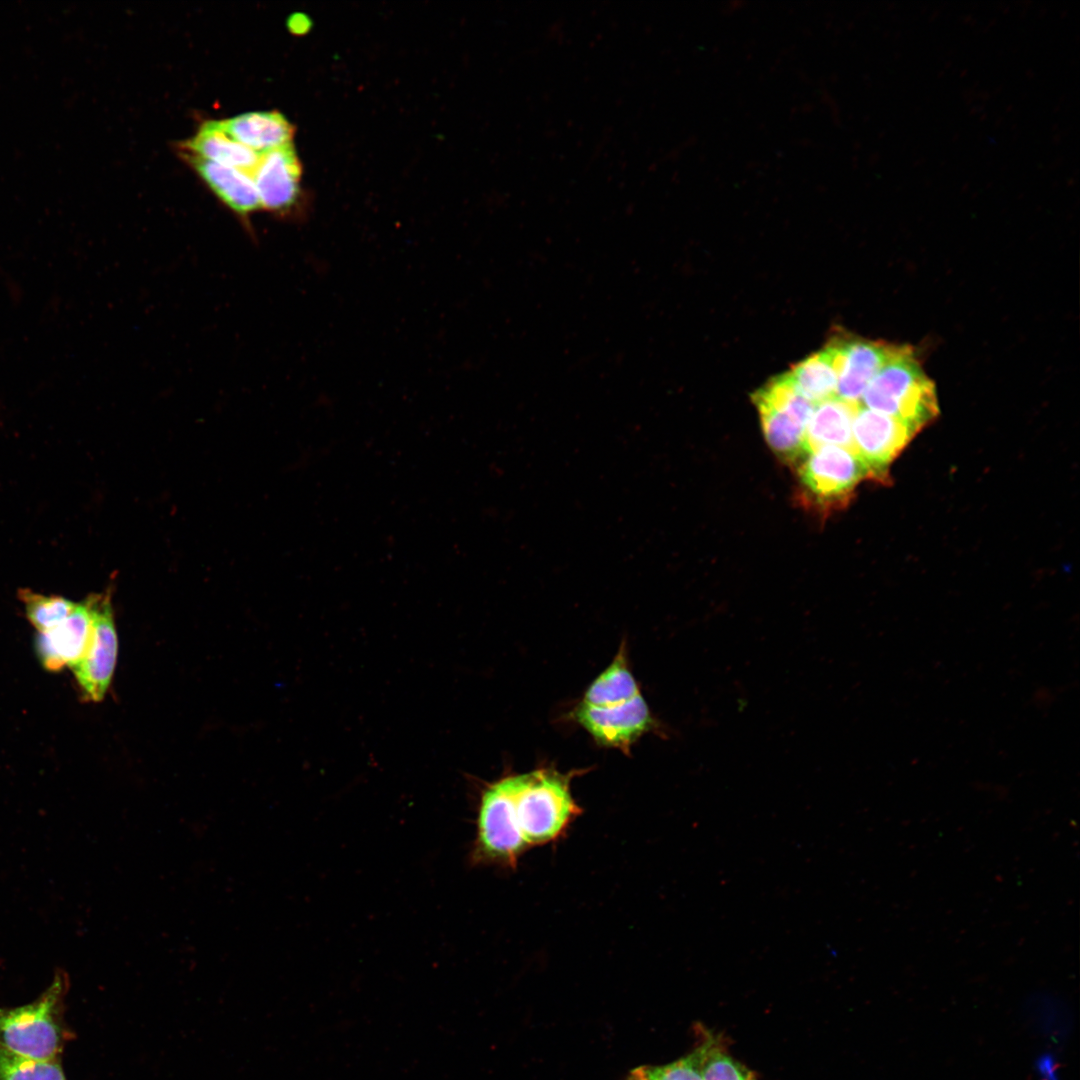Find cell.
Returning <instances> with one entry per match:
<instances>
[{"mask_svg":"<svg viewBox=\"0 0 1080 1080\" xmlns=\"http://www.w3.org/2000/svg\"><path fill=\"white\" fill-rule=\"evenodd\" d=\"M571 778L540 768L485 785L477 807L471 862L512 868L528 849L558 840L582 813L571 793Z\"/></svg>","mask_w":1080,"mask_h":1080,"instance_id":"obj_1","label":"cell"},{"mask_svg":"<svg viewBox=\"0 0 1080 1080\" xmlns=\"http://www.w3.org/2000/svg\"><path fill=\"white\" fill-rule=\"evenodd\" d=\"M860 404L907 423L917 431L938 414L934 383L923 371L911 347L897 353L876 373Z\"/></svg>","mask_w":1080,"mask_h":1080,"instance_id":"obj_2","label":"cell"},{"mask_svg":"<svg viewBox=\"0 0 1080 1080\" xmlns=\"http://www.w3.org/2000/svg\"><path fill=\"white\" fill-rule=\"evenodd\" d=\"M69 979L57 970L49 987L33 1002L0 1008V1046L37 1060H57L64 1043L63 1005Z\"/></svg>","mask_w":1080,"mask_h":1080,"instance_id":"obj_3","label":"cell"},{"mask_svg":"<svg viewBox=\"0 0 1080 1080\" xmlns=\"http://www.w3.org/2000/svg\"><path fill=\"white\" fill-rule=\"evenodd\" d=\"M796 467L800 504L822 516L845 507L859 482L868 478L855 453L838 446L811 450Z\"/></svg>","mask_w":1080,"mask_h":1080,"instance_id":"obj_4","label":"cell"},{"mask_svg":"<svg viewBox=\"0 0 1080 1080\" xmlns=\"http://www.w3.org/2000/svg\"><path fill=\"white\" fill-rule=\"evenodd\" d=\"M752 400L769 447L785 463L796 466L807 453L805 433L815 404L785 374L758 389Z\"/></svg>","mask_w":1080,"mask_h":1080,"instance_id":"obj_5","label":"cell"},{"mask_svg":"<svg viewBox=\"0 0 1080 1080\" xmlns=\"http://www.w3.org/2000/svg\"><path fill=\"white\" fill-rule=\"evenodd\" d=\"M91 614V636L82 658L70 669L81 696L101 701L110 687L118 655V638L110 591L87 598Z\"/></svg>","mask_w":1080,"mask_h":1080,"instance_id":"obj_6","label":"cell"},{"mask_svg":"<svg viewBox=\"0 0 1080 1080\" xmlns=\"http://www.w3.org/2000/svg\"><path fill=\"white\" fill-rule=\"evenodd\" d=\"M573 714L599 745L625 753L642 735L652 729H661L642 693L628 700L602 705L579 702Z\"/></svg>","mask_w":1080,"mask_h":1080,"instance_id":"obj_7","label":"cell"},{"mask_svg":"<svg viewBox=\"0 0 1080 1080\" xmlns=\"http://www.w3.org/2000/svg\"><path fill=\"white\" fill-rule=\"evenodd\" d=\"M918 431L895 417L859 405L852 427V451L868 479L885 480L888 465Z\"/></svg>","mask_w":1080,"mask_h":1080,"instance_id":"obj_8","label":"cell"},{"mask_svg":"<svg viewBox=\"0 0 1080 1080\" xmlns=\"http://www.w3.org/2000/svg\"><path fill=\"white\" fill-rule=\"evenodd\" d=\"M827 346L837 373L836 396L848 402L860 403L869 382L901 345L837 334Z\"/></svg>","mask_w":1080,"mask_h":1080,"instance_id":"obj_9","label":"cell"},{"mask_svg":"<svg viewBox=\"0 0 1080 1080\" xmlns=\"http://www.w3.org/2000/svg\"><path fill=\"white\" fill-rule=\"evenodd\" d=\"M261 208L287 215L299 197L301 165L292 143L259 154L251 172Z\"/></svg>","mask_w":1080,"mask_h":1080,"instance_id":"obj_10","label":"cell"},{"mask_svg":"<svg viewBox=\"0 0 1080 1080\" xmlns=\"http://www.w3.org/2000/svg\"><path fill=\"white\" fill-rule=\"evenodd\" d=\"M91 636L87 599L76 603L69 616L55 627L38 632L34 646L40 664L49 672L71 668L84 655Z\"/></svg>","mask_w":1080,"mask_h":1080,"instance_id":"obj_11","label":"cell"},{"mask_svg":"<svg viewBox=\"0 0 1080 1080\" xmlns=\"http://www.w3.org/2000/svg\"><path fill=\"white\" fill-rule=\"evenodd\" d=\"M181 152L183 158L200 175L211 191L241 220L249 235L255 239L249 218L261 208V205L251 175L186 151Z\"/></svg>","mask_w":1080,"mask_h":1080,"instance_id":"obj_12","label":"cell"},{"mask_svg":"<svg viewBox=\"0 0 1080 1080\" xmlns=\"http://www.w3.org/2000/svg\"><path fill=\"white\" fill-rule=\"evenodd\" d=\"M223 130L257 154L291 143L294 127L279 112H247L219 121Z\"/></svg>","mask_w":1080,"mask_h":1080,"instance_id":"obj_13","label":"cell"},{"mask_svg":"<svg viewBox=\"0 0 1080 1080\" xmlns=\"http://www.w3.org/2000/svg\"><path fill=\"white\" fill-rule=\"evenodd\" d=\"M859 405L837 396L815 404L806 427V451L823 446L852 450L853 420Z\"/></svg>","mask_w":1080,"mask_h":1080,"instance_id":"obj_14","label":"cell"},{"mask_svg":"<svg viewBox=\"0 0 1080 1080\" xmlns=\"http://www.w3.org/2000/svg\"><path fill=\"white\" fill-rule=\"evenodd\" d=\"M180 147L182 151L249 174L259 159V154L233 139L216 120L204 122Z\"/></svg>","mask_w":1080,"mask_h":1080,"instance_id":"obj_15","label":"cell"},{"mask_svg":"<svg viewBox=\"0 0 1080 1080\" xmlns=\"http://www.w3.org/2000/svg\"><path fill=\"white\" fill-rule=\"evenodd\" d=\"M785 375L798 392L813 404L836 396L837 373L827 345L794 365Z\"/></svg>","mask_w":1080,"mask_h":1080,"instance_id":"obj_16","label":"cell"},{"mask_svg":"<svg viewBox=\"0 0 1080 1080\" xmlns=\"http://www.w3.org/2000/svg\"><path fill=\"white\" fill-rule=\"evenodd\" d=\"M710 1034L687 1055L664 1065H643L632 1070L627 1080H703V1065Z\"/></svg>","mask_w":1080,"mask_h":1080,"instance_id":"obj_17","label":"cell"},{"mask_svg":"<svg viewBox=\"0 0 1080 1080\" xmlns=\"http://www.w3.org/2000/svg\"><path fill=\"white\" fill-rule=\"evenodd\" d=\"M18 598L24 605L25 615L38 631H47L65 620L76 603L58 595H43L30 589H20Z\"/></svg>","mask_w":1080,"mask_h":1080,"instance_id":"obj_18","label":"cell"},{"mask_svg":"<svg viewBox=\"0 0 1080 1080\" xmlns=\"http://www.w3.org/2000/svg\"><path fill=\"white\" fill-rule=\"evenodd\" d=\"M0 1080H66L57 1060H37L0 1046Z\"/></svg>","mask_w":1080,"mask_h":1080,"instance_id":"obj_19","label":"cell"},{"mask_svg":"<svg viewBox=\"0 0 1080 1080\" xmlns=\"http://www.w3.org/2000/svg\"><path fill=\"white\" fill-rule=\"evenodd\" d=\"M703 1080H758L744 1064L732 1057L720 1039L710 1035L703 1065Z\"/></svg>","mask_w":1080,"mask_h":1080,"instance_id":"obj_20","label":"cell"},{"mask_svg":"<svg viewBox=\"0 0 1080 1080\" xmlns=\"http://www.w3.org/2000/svg\"><path fill=\"white\" fill-rule=\"evenodd\" d=\"M1036 1067L1042 1080H1058L1055 1075L1056 1060L1053 1055L1047 1053L1040 1056L1036 1063Z\"/></svg>","mask_w":1080,"mask_h":1080,"instance_id":"obj_21","label":"cell"}]
</instances>
